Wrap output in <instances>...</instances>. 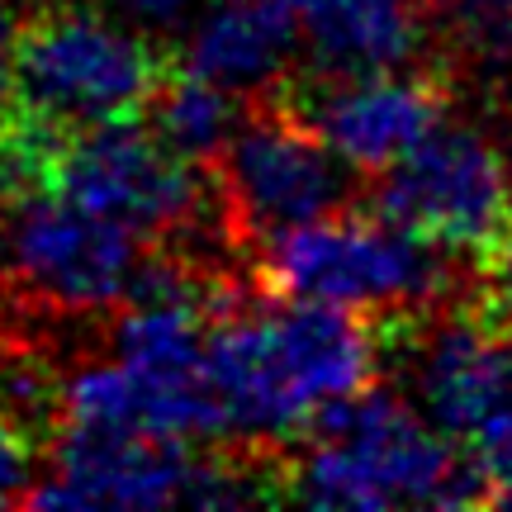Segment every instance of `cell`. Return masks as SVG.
<instances>
[{
	"instance_id": "1",
	"label": "cell",
	"mask_w": 512,
	"mask_h": 512,
	"mask_svg": "<svg viewBox=\"0 0 512 512\" xmlns=\"http://www.w3.org/2000/svg\"><path fill=\"white\" fill-rule=\"evenodd\" d=\"M380 342L366 318L318 299L238 309L209 323V384L223 437L275 446L313 432L375 380Z\"/></svg>"
},
{
	"instance_id": "2",
	"label": "cell",
	"mask_w": 512,
	"mask_h": 512,
	"mask_svg": "<svg viewBox=\"0 0 512 512\" xmlns=\"http://www.w3.org/2000/svg\"><path fill=\"white\" fill-rule=\"evenodd\" d=\"M290 465V494L309 508H470L489 503L475 460L460 456L418 403L394 389H361L309 432Z\"/></svg>"
},
{
	"instance_id": "3",
	"label": "cell",
	"mask_w": 512,
	"mask_h": 512,
	"mask_svg": "<svg viewBox=\"0 0 512 512\" xmlns=\"http://www.w3.org/2000/svg\"><path fill=\"white\" fill-rule=\"evenodd\" d=\"M261 275L290 299L351 313L422 318L456 290L451 247L384 214H323L261 238Z\"/></svg>"
},
{
	"instance_id": "4",
	"label": "cell",
	"mask_w": 512,
	"mask_h": 512,
	"mask_svg": "<svg viewBox=\"0 0 512 512\" xmlns=\"http://www.w3.org/2000/svg\"><path fill=\"white\" fill-rule=\"evenodd\" d=\"M162 81L157 53L133 19L114 10H48L15 43V114L38 143L143 110Z\"/></svg>"
},
{
	"instance_id": "5",
	"label": "cell",
	"mask_w": 512,
	"mask_h": 512,
	"mask_svg": "<svg viewBox=\"0 0 512 512\" xmlns=\"http://www.w3.org/2000/svg\"><path fill=\"white\" fill-rule=\"evenodd\" d=\"M19 162H34L48 190L119 219L138 238H181L209 214L200 162L171 152L152 128H133L128 119L38 143L34 152L19 147Z\"/></svg>"
},
{
	"instance_id": "6",
	"label": "cell",
	"mask_w": 512,
	"mask_h": 512,
	"mask_svg": "<svg viewBox=\"0 0 512 512\" xmlns=\"http://www.w3.org/2000/svg\"><path fill=\"white\" fill-rule=\"evenodd\" d=\"M256 498L228 465L195 451V441L72 432L62 427L53 470L38 479L34 508H233Z\"/></svg>"
},
{
	"instance_id": "7",
	"label": "cell",
	"mask_w": 512,
	"mask_h": 512,
	"mask_svg": "<svg viewBox=\"0 0 512 512\" xmlns=\"http://www.w3.org/2000/svg\"><path fill=\"white\" fill-rule=\"evenodd\" d=\"M0 252L19 290L62 313H100L128 304L133 280L147 261L133 228L57 190L29 195L19 200V209H10Z\"/></svg>"
},
{
	"instance_id": "8",
	"label": "cell",
	"mask_w": 512,
	"mask_h": 512,
	"mask_svg": "<svg viewBox=\"0 0 512 512\" xmlns=\"http://www.w3.org/2000/svg\"><path fill=\"white\" fill-rule=\"evenodd\" d=\"M375 204L451 252H484L512 223V162L479 128L441 119L408 157L384 166Z\"/></svg>"
},
{
	"instance_id": "9",
	"label": "cell",
	"mask_w": 512,
	"mask_h": 512,
	"mask_svg": "<svg viewBox=\"0 0 512 512\" xmlns=\"http://www.w3.org/2000/svg\"><path fill=\"white\" fill-rule=\"evenodd\" d=\"M347 171L309 119L256 114L223 147V200L252 238H271L337 214L351 190Z\"/></svg>"
},
{
	"instance_id": "10",
	"label": "cell",
	"mask_w": 512,
	"mask_h": 512,
	"mask_svg": "<svg viewBox=\"0 0 512 512\" xmlns=\"http://www.w3.org/2000/svg\"><path fill=\"white\" fill-rule=\"evenodd\" d=\"M403 380L418 413L446 437H475L489 418L512 408V328L470 309L427 318L403 342Z\"/></svg>"
},
{
	"instance_id": "11",
	"label": "cell",
	"mask_w": 512,
	"mask_h": 512,
	"mask_svg": "<svg viewBox=\"0 0 512 512\" xmlns=\"http://www.w3.org/2000/svg\"><path fill=\"white\" fill-rule=\"evenodd\" d=\"M304 119L351 171H384L446 119V100L432 76H413L403 67L347 72L318 81L304 95Z\"/></svg>"
},
{
	"instance_id": "12",
	"label": "cell",
	"mask_w": 512,
	"mask_h": 512,
	"mask_svg": "<svg viewBox=\"0 0 512 512\" xmlns=\"http://www.w3.org/2000/svg\"><path fill=\"white\" fill-rule=\"evenodd\" d=\"M185 67L233 95L271 91L299 53V24L285 0H204L185 29Z\"/></svg>"
},
{
	"instance_id": "13",
	"label": "cell",
	"mask_w": 512,
	"mask_h": 512,
	"mask_svg": "<svg viewBox=\"0 0 512 512\" xmlns=\"http://www.w3.org/2000/svg\"><path fill=\"white\" fill-rule=\"evenodd\" d=\"M323 76L394 72L427 43L422 0H285Z\"/></svg>"
},
{
	"instance_id": "14",
	"label": "cell",
	"mask_w": 512,
	"mask_h": 512,
	"mask_svg": "<svg viewBox=\"0 0 512 512\" xmlns=\"http://www.w3.org/2000/svg\"><path fill=\"white\" fill-rule=\"evenodd\" d=\"M147 105H152V133L190 162L223 157L228 138L242 124L238 95L219 86V81H209V76L190 72V67L181 76H171V81H157Z\"/></svg>"
},
{
	"instance_id": "15",
	"label": "cell",
	"mask_w": 512,
	"mask_h": 512,
	"mask_svg": "<svg viewBox=\"0 0 512 512\" xmlns=\"http://www.w3.org/2000/svg\"><path fill=\"white\" fill-rule=\"evenodd\" d=\"M470 460H475L484 494L494 508H512V408H503L498 418H489L470 437Z\"/></svg>"
},
{
	"instance_id": "16",
	"label": "cell",
	"mask_w": 512,
	"mask_h": 512,
	"mask_svg": "<svg viewBox=\"0 0 512 512\" xmlns=\"http://www.w3.org/2000/svg\"><path fill=\"white\" fill-rule=\"evenodd\" d=\"M34 451H29V432H19L15 422L0 413V508L5 503H29L34 494Z\"/></svg>"
},
{
	"instance_id": "17",
	"label": "cell",
	"mask_w": 512,
	"mask_h": 512,
	"mask_svg": "<svg viewBox=\"0 0 512 512\" xmlns=\"http://www.w3.org/2000/svg\"><path fill=\"white\" fill-rule=\"evenodd\" d=\"M479 256H484V271H479V280H484V304H479V309L494 313L498 323L512 328V223Z\"/></svg>"
},
{
	"instance_id": "18",
	"label": "cell",
	"mask_w": 512,
	"mask_h": 512,
	"mask_svg": "<svg viewBox=\"0 0 512 512\" xmlns=\"http://www.w3.org/2000/svg\"><path fill=\"white\" fill-rule=\"evenodd\" d=\"M204 0H105V10L133 19L138 29H171V24H190V15Z\"/></svg>"
},
{
	"instance_id": "19",
	"label": "cell",
	"mask_w": 512,
	"mask_h": 512,
	"mask_svg": "<svg viewBox=\"0 0 512 512\" xmlns=\"http://www.w3.org/2000/svg\"><path fill=\"white\" fill-rule=\"evenodd\" d=\"M5 219H10V214H5V209H0V238H5Z\"/></svg>"
},
{
	"instance_id": "20",
	"label": "cell",
	"mask_w": 512,
	"mask_h": 512,
	"mask_svg": "<svg viewBox=\"0 0 512 512\" xmlns=\"http://www.w3.org/2000/svg\"><path fill=\"white\" fill-rule=\"evenodd\" d=\"M494 5H508V10H512V0H494Z\"/></svg>"
}]
</instances>
